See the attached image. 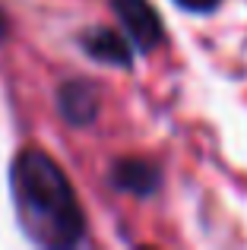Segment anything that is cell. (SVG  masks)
I'll return each instance as SVG.
<instances>
[{"mask_svg": "<svg viewBox=\"0 0 247 250\" xmlns=\"http://www.w3.org/2000/svg\"><path fill=\"white\" fill-rule=\"evenodd\" d=\"M3 38H6V13L0 10V42H3Z\"/></svg>", "mask_w": 247, "mask_h": 250, "instance_id": "52a82bcc", "label": "cell"}, {"mask_svg": "<svg viewBox=\"0 0 247 250\" xmlns=\"http://www.w3.org/2000/svg\"><path fill=\"white\" fill-rule=\"evenodd\" d=\"M111 184L124 193L133 196H152L162 184V174L146 159H121L111 165Z\"/></svg>", "mask_w": 247, "mask_h": 250, "instance_id": "5b68a950", "label": "cell"}, {"mask_svg": "<svg viewBox=\"0 0 247 250\" xmlns=\"http://www.w3.org/2000/svg\"><path fill=\"white\" fill-rule=\"evenodd\" d=\"M181 10H190V13H212L222 0H174Z\"/></svg>", "mask_w": 247, "mask_h": 250, "instance_id": "8992f818", "label": "cell"}, {"mask_svg": "<svg viewBox=\"0 0 247 250\" xmlns=\"http://www.w3.org/2000/svg\"><path fill=\"white\" fill-rule=\"evenodd\" d=\"M114 16L121 19L124 32H127V42L133 51L149 54L165 42V29H162V19L155 13V6L149 0H111Z\"/></svg>", "mask_w": 247, "mask_h": 250, "instance_id": "7a4b0ae2", "label": "cell"}, {"mask_svg": "<svg viewBox=\"0 0 247 250\" xmlns=\"http://www.w3.org/2000/svg\"><path fill=\"white\" fill-rule=\"evenodd\" d=\"M57 111L70 127H89L99 117V92L86 80H70L57 89Z\"/></svg>", "mask_w": 247, "mask_h": 250, "instance_id": "3957f363", "label": "cell"}, {"mask_svg": "<svg viewBox=\"0 0 247 250\" xmlns=\"http://www.w3.org/2000/svg\"><path fill=\"white\" fill-rule=\"evenodd\" d=\"M10 196L22 234L38 247L67 250L86 241V212L70 177L41 149H22L10 165Z\"/></svg>", "mask_w": 247, "mask_h": 250, "instance_id": "6da1fadb", "label": "cell"}, {"mask_svg": "<svg viewBox=\"0 0 247 250\" xmlns=\"http://www.w3.org/2000/svg\"><path fill=\"white\" fill-rule=\"evenodd\" d=\"M80 44L92 61L108 63V67H130V63H133V54H136L127 38L118 35L114 29H89L86 35L80 38Z\"/></svg>", "mask_w": 247, "mask_h": 250, "instance_id": "277c9868", "label": "cell"}]
</instances>
